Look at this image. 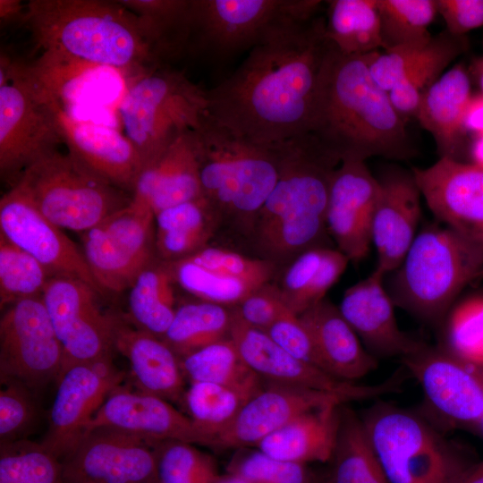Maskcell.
I'll list each match as a JSON object with an SVG mask.
<instances>
[{"mask_svg": "<svg viewBox=\"0 0 483 483\" xmlns=\"http://www.w3.org/2000/svg\"><path fill=\"white\" fill-rule=\"evenodd\" d=\"M444 321L442 348L483 368V296L463 300L449 310Z\"/></svg>", "mask_w": 483, "mask_h": 483, "instance_id": "obj_46", "label": "cell"}, {"mask_svg": "<svg viewBox=\"0 0 483 483\" xmlns=\"http://www.w3.org/2000/svg\"><path fill=\"white\" fill-rule=\"evenodd\" d=\"M98 294L89 284L68 276H53L44 288L41 297L64 352V370L111 358L115 315L101 309Z\"/></svg>", "mask_w": 483, "mask_h": 483, "instance_id": "obj_14", "label": "cell"}, {"mask_svg": "<svg viewBox=\"0 0 483 483\" xmlns=\"http://www.w3.org/2000/svg\"><path fill=\"white\" fill-rule=\"evenodd\" d=\"M346 402L331 393L265 381L233 423L216 437L213 448L256 447L263 438L308 411Z\"/></svg>", "mask_w": 483, "mask_h": 483, "instance_id": "obj_24", "label": "cell"}, {"mask_svg": "<svg viewBox=\"0 0 483 483\" xmlns=\"http://www.w3.org/2000/svg\"><path fill=\"white\" fill-rule=\"evenodd\" d=\"M113 343L114 349L128 360L140 392L170 402H183L186 389L181 360L162 338L115 315Z\"/></svg>", "mask_w": 483, "mask_h": 483, "instance_id": "obj_28", "label": "cell"}, {"mask_svg": "<svg viewBox=\"0 0 483 483\" xmlns=\"http://www.w3.org/2000/svg\"><path fill=\"white\" fill-rule=\"evenodd\" d=\"M386 275L394 306L438 326L461 291L483 276V244L430 224L416 235L401 265Z\"/></svg>", "mask_w": 483, "mask_h": 483, "instance_id": "obj_6", "label": "cell"}, {"mask_svg": "<svg viewBox=\"0 0 483 483\" xmlns=\"http://www.w3.org/2000/svg\"><path fill=\"white\" fill-rule=\"evenodd\" d=\"M470 68L471 72L483 94V56L475 60Z\"/></svg>", "mask_w": 483, "mask_h": 483, "instance_id": "obj_59", "label": "cell"}, {"mask_svg": "<svg viewBox=\"0 0 483 483\" xmlns=\"http://www.w3.org/2000/svg\"><path fill=\"white\" fill-rule=\"evenodd\" d=\"M174 279L165 261H153L129 288L128 309L131 324L163 338L175 314Z\"/></svg>", "mask_w": 483, "mask_h": 483, "instance_id": "obj_35", "label": "cell"}, {"mask_svg": "<svg viewBox=\"0 0 483 483\" xmlns=\"http://www.w3.org/2000/svg\"><path fill=\"white\" fill-rule=\"evenodd\" d=\"M332 469L324 483H388L369 442L362 419L345 404L341 406Z\"/></svg>", "mask_w": 483, "mask_h": 483, "instance_id": "obj_37", "label": "cell"}, {"mask_svg": "<svg viewBox=\"0 0 483 483\" xmlns=\"http://www.w3.org/2000/svg\"><path fill=\"white\" fill-rule=\"evenodd\" d=\"M453 483H483V461L472 463Z\"/></svg>", "mask_w": 483, "mask_h": 483, "instance_id": "obj_56", "label": "cell"}, {"mask_svg": "<svg viewBox=\"0 0 483 483\" xmlns=\"http://www.w3.org/2000/svg\"><path fill=\"white\" fill-rule=\"evenodd\" d=\"M428 404L451 426L472 428L483 416V368L425 343L402 358Z\"/></svg>", "mask_w": 483, "mask_h": 483, "instance_id": "obj_18", "label": "cell"}, {"mask_svg": "<svg viewBox=\"0 0 483 483\" xmlns=\"http://www.w3.org/2000/svg\"><path fill=\"white\" fill-rule=\"evenodd\" d=\"M140 19L160 58L187 49L191 0H120Z\"/></svg>", "mask_w": 483, "mask_h": 483, "instance_id": "obj_40", "label": "cell"}, {"mask_svg": "<svg viewBox=\"0 0 483 483\" xmlns=\"http://www.w3.org/2000/svg\"><path fill=\"white\" fill-rule=\"evenodd\" d=\"M470 157L472 164L483 168V133L476 135L471 145Z\"/></svg>", "mask_w": 483, "mask_h": 483, "instance_id": "obj_57", "label": "cell"}, {"mask_svg": "<svg viewBox=\"0 0 483 483\" xmlns=\"http://www.w3.org/2000/svg\"><path fill=\"white\" fill-rule=\"evenodd\" d=\"M298 317L309 332L328 374L354 383L377 368L376 357L363 347L338 307L327 299Z\"/></svg>", "mask_w": 483, "mask_h": 483, "instance_id": "obj_30", "label": "cell"}, {"mask_svg": "<svg viewBox=\"0 0 483 483\" xmlns=\"http://www.w3.org/2000/svg\"><path fill=\"white\" fill-rule=\"evenodd\" d=\"M333 46L324 17L277 23L230 76L207 89L209 116L262 144L311 132Z\"/></svg>", "mask_w": 483, "mask_h": 483, "instance_id": "obj_1", "label": "cell"}, {"mask_svg": "<svg viewBox=\"0 0 483 483\" xmlns=\"http://www.w3.org/2000/svg\"><path fill=\"white\" fill-rule=\"evenodd\" d=\"M123 377L111 358L68 366L57 380L48 429L41 442L44 447L61 461L64 459Z\"/></svg>", "mask_w": 483, "mask_h": 483, "instance_id": "obj_16", "label": "cell"}, {"mask_svg": "<svg viewBox=\"0 0 483 483\" xmlns=\"http://www.w3.org/2000/svg\"><path fill=\"white\" fill-rule=\"evenodd\" d=\"M0 442L1 444L26 439L37 417L31 389L13 380H1Z\"/></svg>", "mask_w": 483, "mask_h": 483, "instance_id": "obj_49", "label": "cell"}, {"mask_svg": "<svg viewBox=\"0 0 483 483\" xmlns=\"http://www.w3.org/2000/svg\"><path fill=\"white\" fill-rule=\"evenodd\" d=\"M180 360L185 379L190 383L208 382L225 386L248 398L265 384L243 360L231 337L207 345Z\"/></svg>", "mask_w": 483, "mask_h": 483, "instance_id": "obj_36", "label": "cell"}, {"mask_svg": "<svg viewBox=\"0 0 483 483\" xmlns=\"http://www.w3.org/2000/svg\"><path fill=\"white\" fill-rule=\"evenodd\" d=\"M233 308L200 301L176 308L163 340L180 357L230 338Z\"/></svg>", "mask_w": 483, "mask_h": 483, "instance_id": "obj_38", "label": "cell"}, {"mask_svg": "<svg viewBox=\"0 0 483 483\" xmlns=\"http://www.w3.org/2000/svg\"><path fill=\"white\" fill-rule=\"evenodd\" d=\"M156 453L157 483H212L218 474L213 458L192 444L158 442Z\"/></svg>", "mask_w": 483, "mask_h": 483, "instance_id": "obj_47", "label": "cell"}, {"mask_svg": "<svg viewBox=\"0 0 483 483\" xmlns=\"http://www.w3.org/2000/svg\"><path fill=\"white\" fill-rule=\"evenodd\" d=\"M380 191L365 161L344 159L334 173L327 208V233L338 250L359 262L372 243V222Z\"/></svg>", "mask_w": 483, "mask_h": 483, "instance_id": "obj_23", "label": "cell"}, {"mask_svg": "<svg viewBox=\"0 0 483 483\" xmlns=\"http://www.w3.org/2000/svg\"><path fill=\"white\" fill-rule=\"evenodd\" d=\"M234 309L244 323L264 332L290 310L277 286L272 282L252 292Z\"/></svg>", "mask_w": 483, "mask_h": 483, "instance_id": "obj_52", "label": "cell"}, {"mask_svg": "<svg viewBox=\"0 0 483 483\" xmlns=\"http://www.w3.org/2000/svg\"><path fill=\"white\" fill-rule=\"evenodd\" d=\"M204 198L220 226L249 236L253 222L279 176L275 144L239 136L209 114L194 130Z\"/></svg>", "mask_w": 483, "mask_h": 483, "instance_id": "obj_5", "label": "cell"}, {"mask_svg": "<svg viewBox=\"0 0 483 483\" xmlns=\"http://www.w3.org/2000/svg\"><path fill=\"white\" fill-rule=\"evenodd\" d=\"M441 34L440 45L434 55L388 92L394 107L405 121L407 117H415L424 93L469 48L467 36H454L446 30Z\"/></svg>", "mask_w": 483, "mask_h": 483, "instance_id": "obj_42", "label": "cell"}, {"mask_svg": "<svg viewBox=\"0 0 483 483\" xmlns=\"http://www.w3.org/2000/svg\"><path fill=\"white\" fill-rule=\"evenodd\" d=\"M349 262L335 247L313 248L288 263L275 284L287 308L299 316L325 299Z\"/></svg>", "mask_w": 483, "mask_h": 483, "instance_id": "obj_33", "label": "cell"}, {"mask_svg": "<svg viewBox=\"0 0 483 483\" xmlns=\"http://www.w3.org/2000/svg\"><path fill=\"white\" fill-rule=\"evenodd\" d=\"M22 22L43 51L136 77L163 65L140 19L121 1L30 0Z\"/></svg>", "mask_w": 483, "mask_h": 483, "instance_id": "obj_4", "label": "cell"}, {"mask_svg": "<svg viewBox=\"0 0 483 483\" xmlns=\"http://www.w3.org/2000/svg\"><path fill=\"white\" fill-rule=\"evenodd\" d=\"M319 0H191L187 49L227 58L250 50L277 23L316 15Z\"/></svg>", "mask_w": 483, "mask_h": 483, "instance_id": "obj_11", "label": "cell"}, {"mask_svg": "<svg viewBox=\"0 0 483 483\" xmlns=\"http://www.w3.org/2000/svg\"><path fill=\"white\" fill-rule=\"evenodd\" d=\"M483 438V416L478 423L472 428Z\"/></svg>", "mask_w": 483, "mask_h": 483, "instance_id": "obj_60", "label": "cell"}, {"mask_svg": "<svg viewBox=\"0 0 483 483\" xmlns=\"http://www.w3.org/2000/svg\"><path fill=\"white\" fill-rule=\"evenodd\" d=\"M378 182L372 243L377 254L376 269L387 275L401 265L417 235L421 193L411 171L393 168Z\"/></svg>", "mask_w": 483, "mask_h": 483, "instance_id": "obj_26", "label": "cell"}, {"mask_svg": "<svg viewBox=\"0 0 483 483\" xmlns=\"http://www.w3.org/2000/svg\"><path fill=\"white\" fill-rule=\"evenodd\" d=\"M97 428L121 430L154 443L182 441L212 446V439L172 402L121 386L107 396L88 424L85 434Z\"/></svg>", "mask_w": 483, "mask_h": 483, "instance_id": "obj_25", "label": "cell"}, {"mask_svg": "<svg viewBox=\"0 0 483 483\" xmlns=\"http://www.w3.org/2000/svg\"><path fill=\"white\" fill-rule=\"evenodd\" d=\"M236 450L226 467L227 472L257 483H313V475L307 464L279 460L258 448Z\"/></svg>", "mask_w": 483, "mask_h": 483, "instance_id": "obj_48", "label": "cell"}, {"mask_svg": "<svg viewBox=\"0 0 483 483\" xmlns=\"http://www.w3.org/2000/svg\"><path fill=\"white\" fill-rule=\"evenodd\" d=\"M385 276L375 268L367 278L345 291L338 309L370 354L402 358L424 343L399 328Z\"/></svg>", "mask_w": 483, "mask_h": 483, "instance_id": "obj_27", "label": "cell"}, {"mask_svg": "<svg viewBox=\"0 0 483 483\" xmlns=\"http://www.w3.org/2000/svg\"><path fill=\"white\" fill-rule=\"evenodd\" d=\"M361 419L388 483H453L472 464L411 411L377 403Z\"/></svg>", "mask_w": 483, "mask_h": 483, "instance_id": "obj_8", "label": "cell"}, {"mask_svg": "<svg viewBox=\"0 0 483 483\" xmlns=\"http://www.w3.org/2000/svg\"><path fill=\"white\" fill-rule=\"evenodd\" d=\"M83 255L97 286L104 292L129 289L155 260V215L131 199L83 235Z\"/></svg>", "mask_w": 483, "mask_h": 483, "instance_id": "obj_12", "label": "cell"}, {"mask_svg": "<svg viewBox=\"0 0 483 483\" xmlns=\"http://www.w3.org/2000/svg\"><path fill=\"white\" fill-rule=\"evenodd\" d=\"M265 333L293 357L326 371L309 332L291 310L282 315Z\"/></svg>", "mask_w": 483, "mask_h": 483, "instance_id": "obj_51", "label": "cell"}, {"mask_svg": "<svg viewBox=\"0 0 483 483\" xmlns=\"http://www.w3.org/2000/svg\"><path fill=\"white\" fill-rule=\"evenodd\" d=\"M0 233L35 258L52 277L77 278L103 293L83 252L14 188L0 199Z\"/></svg>", "mask_w": 483, "mask_h": 483, "instance_id": "obj_20", "label": "cell"}, {"mask_svg": "<svg viewBox=\"0 0 483 483\" xmlns=\"http://www.w3.org/2000/svg\"><path fill=\"white\" fill-rule=\"evenodd\" d=\"M437 13L454 36H466L483 26V0H436Z\"/></svg>", "mask_w": 483, "mask_h": 483, "instance_id": "obj_53", "label": "cell"}, {"mask_svg": "<svg viewBox=\"0 0 483 483\" xmlns=\"http://www.w3.org/2000/svg\"><path fill=\"white\" fill-rule=\"evenodd\" d=\"M382 48L422 47L432 36L428 27L437 13L436 0H377Z\"/></svg>", "mask_w": 483, "mask_h": 483, "instance_id": "obj_41", "label": "cell"}, {"mask_svg": "<svg viewBox=\"0 0 483 483\" xmlns=\"http://www.w3.org/2000/svg\"><path fill=\"white\" fill-rule=\"evenodd\" d=\"M165 263L182 289L200 301L230 308L272 282L277 271L268 260L209 245L190 257Z\"/></svg>", "mask_w": 483, "mask_h": 483, "instance_id": "obj_19", "label": "cell"}, {"mask_svg": "<svg viewBox=\"0 0 483 483\" xmlns=\"http://www.w3.org/2000/svg\"><path fill=\"white\" fill-rule=\"evenodd\" d=\"M219 228V220L204 198L165 208L155 214L156 254L165 262L190 257L208 247Z\"/></svg>", "mask_w": 483, "mask_h": 483, "instance_id": "obj_34", "label": "cell"}, {"mask_svg": "<svg viewBox=\"0 0 483 483\" xmlns=\"http://www.w3.org/2000/svg\"><path fill=\"white\" fill-rule=\"evenodd\" d=\"M231 339L246 364L264 381L303 386L331 393L347 402L372 399L399 390L401 377L372 386L340 380L326 371L291 355L264 331L244 323L234 307Z\"/></svg>", "mask_w": 483, "mask_h": 483, "instance_id": "obj_15", "label": "cell"}, {"mask_svg": "<svg viewBox=\"0 0 483 483\" xmlns=\"http://www.w3.org/2000/svg\"><path fill=\"white\" fill-rule=\"evenodd\" d=\"M208 106L207 89L160 65L132 79L118 113L124 135L145 168L177 138L198 128L208 114Z\"/></svg>", "mask_w": 483, "mask_h": 483, "instance_id": "obj_7", "label": "cell"}, {"mask_svg": "<svg viewBox=\"0 0 483 483\" xmlns=\"http://www.w3.org/2000/svg\"><path fill=\"white\" fill-rule=\"evenodd\" d=\"M465 130L475 135L483 133V94L472 97L465 117Z\"/></svg>", "mask_w": 483, "mask_h": 483, "instance_id": "obj_54", "label": "cell"}, {"mask_svg": "<svg viewBox=\"0 0 483 483\" xmlns=\"http://www.w3.org/2000/svg\"><path fill=\"white\" fill-rule=\"evenodd\" d=\"M378 53L349 55L334 45L325 63L311 133L341 161L414 156L406 121L370 73Z\"/></svg>", "mask_w": 483, "mask_h": 483, "instance_id": "obj_2", "label": "cell"}, {"mask_svg": "<svg viewBox=\"0 0 483 483\" xmlns=\"http://www.w3.org/2000/svg\"><path fill=\"white\" fill-rule=\"evenodd\" d=\"M63 143L50 98L30 64L1 53L0 174L13 187L30 165Z\"/></svg>", "mask_w": 483, "mask_h": 483, "instance_id": "obj_10", "label": "cell"}, {"mask_svg": "<svg viewBox=\"0 0 483 483\" xmlns=\"http://www.w3.org/2000/svg\"><path fill=\"white\" fill-rule=\"evenodd\" d=\"M64 352L41 296L17 301L0 319V377L37 389L58 380Z\"/></svg>", "mask_w": 483, "mask_h": 483, "instance_id": "obj_13", "label": "cell"}, {"mask_svg": "<svg viewBox=\"0 0 483 483\" xmlns=\"http://www.w3.org/2000/svg\"><path fill=\"white\" fill-rule=\"evenodd\" d=\"M412 174L433 215L446 227L483 244V168L440 157Z\"/></svg>", "mask_w": 483, "mask_h": 483, "instance_id": "obj_21", "label": "cell"}, {"mask_svg": "<svg viewBox=\"0 0 483 483\" xmlns=\"http://www.w3.org/2000/svg\"><path fill=\"white\" fill-rule=\"evenodd\" d=\"M472 97L470 73L462 64L443 73L422 96L415 118L433 136L440 157L462 161L465 117Z\"/></svg>", "mask_w": 483, "mask_h": 483, "instance_id": "obj_31", "label": "cell"}, {"mask_svg": "<svg viewBox=\"0 0 483 483\" xmlns=\"http://www.w3.org/2000/svg\"><path fill=\"white\" fill-rule=\"evenodd\" d=\"M326 36L344 55H364L382 47L377 0L328 1Z\"/></svg>", "mask_w": 483, "mask_h": 483, "instance_id": "obj_39", "label": "cell"}, {"mask_svg": "<svg viewBox=\"0 0 483 483\" xmlns=\"http://www.w3.org/2000/svg\"><path fill=\"white\" fill-rule=\"evenodd\" d=\"M212 483H257L234 473L217 474Z\"/></svg>", "mask_w": 483, "mask_h": 483, "instance_id": "obj_58", "label": "cell"}, {"mask_svg": "<svg viewBox=\"0 0 483 483\" xmlns=\"http://www.w3.org/2000/svg\"><path fill=\"white\" fill-rule=\"evenodd\" d=\"M202 198L194 131L177 138L139 176L132 199L148 205L154 215Z\"/></svg>", "mask_w": 483, "mask_h": 483, "instance_id": "obj_29", "label": "cell"}, {"mask_svg": "<svg viewBox=\"0 0 483 483\" xmlns=\"http://www.w3.org/2000/svg\"><path fill=\"white\" fill-rule=\"evenodd\" d=\"M50 101L68 154L95 176L132 195L144 165L127 137L112 127L80 120Z\"/></svg>", "mask_w": 483, "mask_h": 483, "instance_id": "obj_22", "label": "cell"}, {"mask_svg": "<svg viewBox=\"0 0 483 483\" xmlns=\"http://www.w3.org/2000/svg\"><path fill=\"white\" fill-rule=\"evenodd\" d=\"M274 144L279 176L248 237L261 258L278 267L308 250L333 247L326 208L341 159L311 132Z\"/></svg>", "mask_w": 483, "mask_h": 483, "instance_id": "obj_3", "label": "cell"}, {"mask_svg": "<svg viewBox=\"0 0 483 483\" xmlns=\"http://www.w3.org/2000/svg\"><path fill=\"white\" fill-rule=\"evenodd\" d=\"M342 405L308 411L263 438L255 448L286 462H328L337 441Z\"/></svg>", "mask_w": 483, "mask_h": 483, "instance_id": "obj_32", "label": "cell"}, {"mask_svg": "<svg viewBox=\"0 0 483 483\" xmlns=\"http://www.w3.org/2000/svg\"><path fill=\"white\" fill-rule=\"evenodd\" d=\"M157 443L108 428L87 432L62 460L65 483H157Z\"/></svg>", "mask_w": 483, "mask_h": 483, "instance_id": "obj_17", "label": "cell"}, {"mask_svg": "<svg viewBox=\"0 0 483 483\" xmlns=\"http://www.w3.org/2000/svg\"><path fill=\"white\" fill-rule=\"evenodd\" d=\"M441 32L422 47H402L378 53L370 64V73L384 90L389 92L408 74L429 59L438 48Z\"/></svg>", "mask_w": 483, "mask_h": 483, "instance_id": "obj_50", "label": "cell"}, {"mask_svg": "<svg viewBox=\"0 0 483 483\" xmlns=\"http://www.w3.org/2000/svg\"><path fill=\"white\" fill-rule=\"evenodd\" d=\"M51 275L35 258L0 233L1 309L41 296Z\"/></svg>", "mask_w": 483, "mask_h": 483, "instance_id": "obj_45", "label": "cell"}, {"mask_svg": "<svg viewBox=\"0 0 483 483\" xmlns=\"http://www.w3.org/2000/svg\"><path fill=\"white\" fill-rule=\"evenodd\" d=\"M0 483H65L62 461L41 443L0 444Z\"/></svg>", "mask_w": 483, "mask_h": 483, "instance_id": "obj_44", "label": "cell"}, {"mask_svg": "<svg viewBox=\"0 0 483 483\" xmlns=\"http://www.w3.org/2000/svg\"><path fill=\"white\" fill-rule=\"evenodd\" d=\"M240 392L225 386L191 382L186 389L183 403L187 415L212 439L225 431L249 400Z\"/></svg>", "mask_w": 483, "mask_h": 483, "instance_id": "obj_43", "label": "cell"}, {"mask_svg": "<svg viewBox=\"0 0 483 483\" xmlns=\"http://www.w3.org/2000/svg\"><path fill=\"white\" fill-rule=\"evenodd\" d=\"M26 4L20 0H0V20L3 24L13 22L20 19L23 21Z\"/></svg>", "mask_w": 483, "mask_h": 483, "instance_id": "obj_55", "label": "cell"}, {"mask_svg": "<svg viewBox=\"0 0 483 483\" xmlns=\"http://www.w3.org/2000/svg\"><path fill=\"white\" fill-rule=\"evenodd\" d=\"M11 188L61 229L83 233L132 199L58 150L30 165Z\"/></svg>", "mask_w": 483, "mask_h": 483, "instance_id": "obj_9", "label": "cell"}]
</instances>
